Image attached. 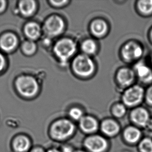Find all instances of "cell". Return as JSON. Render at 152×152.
Wrapping results in <instances>:
<instances>
[{
	"label": "cell",
	"mask_w": 152,
	"mask_h": 152,
	"mask_svg": "<svg viewBox=\"0 0 152 152\" xmlns=\"http://www.w3.org/2000/svg\"><path fill=\"white\" fill-rule=\"evenodd\" d=\"M53 53L62 64H66L76 51V44L70 38L58 40L53 46Z\"/></svg>",
	"instance_id": "obj_1"
},
{
	"label": "cell",
	"mask_w": 152,
	"mask_h": 152,
	"mask_svg": "<svg viewBox=\"0 0 152 152\" xmlns=\"http://www.w3.org/2000/svg\"><path fill=\"white\" fill-rule=\"evenodd\" d=\"M15 86L18 93L26 98L35 96L39 88L37 79L29 75H23L18 77L15 82Z\"/></svg>",
	"instance_id": "obj_2"
},
{
	"label": "cell",
	"mask_w": 152,
	"mask_h": 152,
	"mask_svg": "<svg viewBox=\"0 0 152 152\" xmlns=\"http://www.w3.org/2000/svg\"><path fill=\"white\" fill-rule=\"evenodd\" d=\"M75 74L82 77L91 76L95 71V64L89 56L80 54L76 56L72 64Z\"/></svg>",
	"instance_id": "obj_3"
},
{
	"label": "cell",
	"mask_w": 152,
	"mask_h": 152,
	"mask_svg": "<svg viewBox=\"0 0 152 152\" xmlns=\"http://www.w3.org/2000/svg\"><path fill=\"white\" fill-rule=\"evenodd\" d=\"M145 91L140 85L134 84L126 89L121 96L123 103L126 107H134L144 100Z\"/></svg>",
	"instance_id": "obj_4"
},
{
	"label": "cell",
	"mask_w": 152,
	"mask_h": 152,
	"mask_svg": "<svg viewBox=\"0 0 152 152\" xmlns=\"http://www.w3.org/2000/svg\"><path fill=\"white\" fill-rule=\"evenodd\" d=\"M65 23L61 17L53 15L48 17L44 23L43 31L48 37H55L63 33Z\"/></svg>",
	"instance_id": "obj_5"
},
{
	"label": "cell",
	"mask_w": 152,
	"mask_h": 152,
	"mask_svg": "<svg viewBox=\"0 0 152 152\" xmlns=\"http://www.w3.org/2000/svg\"><path fill=\"white\" fill-rule=\"evenodd\" d=\"M144 53L142 46L138 42L130 41L126 43L121 48V57L126 62L130 63L139 61Z\"/></svg>",
	"instance_id": "obj_6"
},
{
	"label": "cell",
	"mask_w": 152,
	"mask_h": 152,
	"mask_svg": "<svg viewBox=\"0 0 152 152\" xmlns=\"http://www.w3.org/2000/svg\"><path fill=\"white\" fill-rule=\"evenodd\" d=\"M74 129V124L69 120L59 119L53 124L51 127V134L56 139L64 140L71 136Z\"/></svg>",
	"instance_id": "obj_7"
},
{
	"label": "cell",
	"mask_w": 152,
	"mask_h": 152,
	"mask_svg": "<svg viewBox=\"0 0 152 152\" xmlns=\"http://www.w3.org/2000/svg\"><path fill=\"white\" fill-rule=\"evenodd\" d=\"M136 74L133 69L128 67H123L117 71L116 79L119 86L127 89L134 85L136 80Z\"/></svg>",
	"instance_id": "obj_8"
},
{
	"label": "cell",
	"mask_w": 152,
	"mask_h": 152,
	"mask_svg": "<svg viewBox=\"0 0 152 152\" xmlns=\"http://www.w3.org/2000/svg\"><path fill=\"white\" fill-rule=\"evenodd\" d=\"M133 70L136 77L142 84H152V69L145 62L138 61L134 65Z\"/></svg>",
	"instance_id": "obj_9"
},
{
	"label": "cell",
	"mask_w": 152,
	"mask_h": 152,
	"mask_svg": "<svg viewBox=\"0 0 152 152\" xmlns=\"http://www.w3.org/2000/svg\"><path fill=\"white\" fill-rule=\"evenodd\" d=\"M85 145L91 152H103L107 148V143L102 137L93 136L87 138Z\"/></svg>",
	"instance_id": "obj_10"
},
{
	"label": "cell",
	"mask_w": 152,
	"mask_h": 152,
	"mask_svg": "<svg viewBox=\"0 0 152 152\" xmlns=\"http://www.w3.org/2000/svg\"><path fill=\"white\" fill-rule=\"evenodd\" d=\"M18 39L12 33H6L0 38V48L6 53L12 51L16 48Z\"/></svg>",
	"instance_id": "obj_11"
},
{
	"label": "cell",
	"mask_w": 152,
	"mask_h": 152,
	"mask_svg": "<svg viewBox=\"0 0 152 152\" xmlns=\"http://www.w3.org/2000/svg\"><path fill=\"white\" fill-rule=\"evenodd\" d=\"M131 118L134 123L141 126H147L150 120L148 111L143 107H137L131 113Z\"/></svg>",
	"instance_id": "obj_12"
},
{
	"label": "cell",
	"mask_w": 152,
	"mask_h": 152,
	"mask_svg": "<svg viewBox=\"0 0 152 152\" xmlns=\"http://www.w3.org/2000/svg\"><path fill=\"white\" fill-rule=\"evenodd\" d=\"M23 31L29 40L35 41L41 36L42 29L39 23L31 21L25 25Z\"/></svg>",
	"instance_id": "obj_13"
},
{
	"label": "cell",
	"mask_w": 152,
	"mask_h": 152,
	"mask_svg": "<svg viewBox=\"0 0 152 152\" xmlns=\"http://www.w3.org/2000/svg\"><path fill=\"white\" fill-rule=\"evenodd\" d=\"M91 33L95 37H104L108 30V26L104 20L98 19L93 20L90 26Z\"/></svg>",
	"instance_id": "obj_14"
},
{
	"label": "cell",
	"mask_w": 152,
	"mask_h": 152,
	"mask_svg": "<svg viewBox=\"0 0 152 152\" xmlns=\"http://www.w3.org/2000/svg\"><path fill=\"white\" fill-rule=\"evenodd\" d=\"M37 10L36 2L33 0H23L19 2L18 10L23 16H32Z\"/></svg>",
	"instance_id": "obj_15"
},
{
	"label": "cell",
	"mask_w": 152,
	"mask_h": 152,
	"mask_svg": "<svg viewBox=\"0 0 152 152\" xmlns=\"http://www.w3.org/2000/svg\"><path fill=\"white\" fill-rule=\"evenodd\" d=\"M80 127L85 132L92 133L97 130L98 123L96 119L92 116H83L80 120Z\"/></svg>",
	"instance_id": "obj_16"
},
{
	"label": "cell",
	"mask_w": 152,
	"mask_h": 152,
	"mask_svg": "<svg viewBox=\"0 0 152 152\" xmlns=\"http://www.w3.org/2000/svg\"><path fill=\"white\" fill-rule=\"evenodd\" d=\"M138 13L143 17L152 15V0H139L136 3Z\"/></svg>",
	"instance_id": "obj_17"
},
{
	"label": "cell",
	"mask_w": 152,
	"mask_h": 152,
	"mask_svg": "<svg viewBox=\"0 0 152 152\" xmlns=\"http://www.w3.org/2000/svg\"><path fill=\"white\" fill-rule=\"evenodd\" d=\"M101 130L106 135L114 136L119 132V126L113 120L106 119L101 124Z\"/></svg>",
	"instance_id": "obj_18"
},
{
	"label": "cell",
	"mask_w": 152,
	"mask_h": 152,
	"mask_svg": "<svg viewBox=\"0 0 152 152\" xmlns=\"http://www.w3.org/2000/svg\"><path fill=\"white\" fill-rule=\"evenodd\" d=\"M14 148L17 152H25L28 150L30 146L29 139L25 136H19L15 139Z\"/></svg>",
	"instance_id": "obj_19"
},
{
	"label": "cell",
	"mask_w": 152,
	"mask_h": 152,
	"mask_svg": "<svg viewBox=\"0 0 152 152\" xmlns=\"http://www.w3.org/2000/svg\"><path fill=\"white\" fill-rule=\"evenodd\" d=\"M81 50L84 54L86 55H94L97 51V44L94 39H85L82 43Z\"/></svg>",
	"instance_id": "obj_20"
},
{
	"label": "cell",
	"mask_w": 152,
	"mask_h": 152,
	"mask_svg": "<svg viewBox=\"0 0 152 152\" xmlns=\"http://www.w3.org/2000/svg\"><path fill=\"white\" fill-rule=\"evenodd\" d=\"M141 132L139 130L134 127H130L126 129L124 137L128 142L135 143L140 139Z\"/></svg>",
	"instance_id": "obj_21"
},
{
	"label": "cell",
	"mask_w": 152,
	"mask_h": 152,
	"mask_svg": "<svg viewBox=\"0 0 152 152\" xmlns=\"http://www.w3.org/2000/svg\"><path fill=\"white\" fill-rule=\"evenodd\" d=\"M37 50V46L35 42L31 40H26L21 45V50L23 53L27 56H31L35 53Z\"/></svg>",
	"instance_id": "obj_22"
},
{
	"label": "cell",
	"mask_w": 152,
	"mask_h": 152,
	"mask_svg": "<svg viewBox=\"0 0 152 152\" xmlns=\"http://www.w3.org/2000/svg\"><path fill=\"white\" fill-rule=\"evenodd\" d=\"M126 113V107L123 103H117L112 107V113L115 117H123Z\"/></svg>",
	"instance_id": "obj_23"
},
{
	"label": "cell",
	"mask_w": 152,
	"mask_h": 152,
	"mask_svg": "<svg viewBox=\"0 0 152 152\" xmlns=\"http://www.w3.org/2000/svg\"><path fill=\"white\" fill-rule=\"evenodd\" d=\"M139 148L141 152H152V141L146 138L140 142Z\"/></svg>",
	"instance_id": "obj_24"
},
{
	"label": "cell",
	"mask_w": 152,
	"mask_h": 152,
	"mask_svg": "<svg viewBox=\"0 0 152 152\" xmlns=\"http://www.w3.org/2000/svg\"><path fill=\"white\" fill-rule=\"evenodd\" d=\"M69 115L72 119L74 120H80L83 117V113L81 109L74 107L70 109L69 111Z\"/></svg>",
	"instance_id": "obj_25"
},
{
	"label": "cell",
	"mask_w": 152,
	"mask_h": 152,
	"mask_svg": "<svg viewBox=\"0 0 152 152\" xmlns=\"http://www.w3.org/2000/svg\"><path fill=\"white\" fill-rule=\"evenodd\" d=\"M144 100L148 105L152 106V84L150 85L145 91Z\"/></svg>",
	"instance_id": "obj_26"
},
{
	"label": "cell",
	"mask_w": 152,
	"mask_h": 152,
	"mask_svg": "<svg viewBox=\"0 0 152 152\" xmlns=\"http://www.w3.org/2000/svg\"><path fill=\"white\" fill-rule=\"evenodd\" d=\"M69 1H50V4L51 6L56 8H60L62 7L66 6Z\"/></svg>",
	"instance_id": "obj_27"
},
{
	"label": "cell",
	"mask_w": 152,
	"mask_h": 152,
	"mask_svg": "<svg viewBox=\"0 0 152 152\" xmlns=\"http://www.w3.org/2000/svg\"><path fill=\"white\" fill-rule=\"evenodd\" d=\"M6 61L4 56L2 53H0V72L4 69L5 66Z\"/></svg>",
	"instance_id": "obj_28"
},
{
	"label": "cell",
	"mask_w": 152,
	"mask_h": 152,
	"mask_svg": "<svg viewBox=\"0 0 152 152\" xmlns=\"http://www.w3.org/2000/svg\"><path fill=\"white\" fill-rule=\"evenodd\" d=\"M6 7V2L3 0H0V13L4 12Z\"/></svg>",
	"instance_id": "obj_29"
},
{
	"label": "cell",
	"mask_w": 152,
	"mask_h": 152,
	"mask_svg": "<svg viewBox=\"0 0 152 152\" xmlns=\"http://www.w3.org/2000/svg\"><path fill=\"white\" fill-rule=\"evenodd\" d=\"M62 151H63V152H73L72 148H71L70 147H69V146L64 147Z\"/></svg>",
	"instance_id": "obj_30"
},
{
	"label": "cell",
	"mask_w": 152,
	"mask_h": 152,
	"mask_svg": "<svg viewBox=\"0 0 152 152\" xmlns=\"http://www.w3.org/2000/svg\"><path fill=\"white\" fill-rule=\"evenodd\" d=\"M31 152H44L43 150L41 148H37L33 149Z\"/></svg>",
	"instance_id": "obj_31"
},
{
	"label": "cell",
	"mask_w": 152,
	"mask_h": 152,
	"mask_svg": "<svg viewBox=\"0 0 152 152\" xmlns=\"http://www.w3.org/2000/svg\"><path fill=\"white\" fill-rule=\"evenodd\" d=\"M148 37L150 41V42L152 44V27L151 28L148 33Z\"/></svg>",
	"instance_id": "obj_32"
},
{
	"label": "cell",
	"mask_w": 152,
	"mask_h": 152,
	"mask_svg": "<svg viewBox=\"0 0 152 152\" xmlns=\"http://www.w3.org/2000/svg\"><path fill=\"white\" fill-rule=\"evenodd\" d=\"M147 126H148V127L150 129L152 130V119H150V120L149 121Z\"/></svg>",
	"instance_id": "obj_33"
},
{
	"label": "cell",
	"mask_w": 152,
	"mask_h": 152,
	"mask_svg": "<svg viewBox=\"0 0 152 152\" xmlns=\"http://www.w3.org/2000/svg\"><path fill=\"white\" fill-rule=\"evenodd\" d=\"M48 152H60L59 151L56 150V149H51L48 151Z\"/></svg>",
	"instance_id": "obj_34"
},
{
	"label": "cell",
	"mask_w": 152,
	"mask_h": 152,
	"mask_svg": "<svg viewBox=\"0 0 152 152\" xmlns=\"http://www.w3.org/2000/svg\"><path fill=\"white\" fill-rule=\"evenodd\" d=\"M84 152V151H76V152Z\"/></svg>",
	"instance_id": "obj_35"
}]
</instances>
